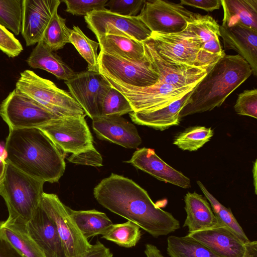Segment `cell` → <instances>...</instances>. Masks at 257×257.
Returning a JSON list of instances; mask_svg holds the SVG:
<instances>
[{"instance_id":"obj_6","label":"cell","mask_w":257,"mask_h":257,"mask_svg":"<svg viewBox=\"0 0 257 257\" xmlns=\"http://www.w3.org/2000/svg\"><path fill=\"white\" fill-rule=\"evenodd\" d=\"M0 115L13 129L40 128L63 117L15 89L2 102Z\"/></svg>"},{"instance_id":"obj_43","label":"cell","mask_w":257,"mask_h":257,"mask_svg":"<svg viewBox=\"0 0 257 257\" xmlns=\"http://www.w3.org/2000/svg\"><path fill=\"white\" fill-rule=\"evenodd\" d=\"M180 2L182 5L200 9L208 12L219 9L221 6V0H180Z\"/></svg>"},{"instance_id":"obj_5","label":"cell","mask_w":257,"mask_h":257,"mask_svg":"<svg viewBox=\"0 0 257 257\" xmlns=\"http://www.w3.org/2000/svg\"><path fill=\"white\" fill-rule=\"evenodd\" d=\"M15 89L61 117L87 115L69 92L58 88L54 82L33 71L25 70L20 73Z\"/></svg>"},{"instance_id":"obj_34","label":"cell","mask_w":257,"mask_h":257,"mask_svg":"<svg viewBox=\"0 0 257 257\" xmlns=\"http://www.w3.org/2000/svg\"><path fill=\"white\" fill-rule=\"evenodd\" d=\"M213 135L211 127L192 126L177 134L173 144L183 151H196L209 142Z\"/></svg>"},{"instance_id":"obj_31","label":"cell","mask_w":257,"mask_h":257,"mask_svg":"<svg viewBox=\"0 0 257 257\" xmlns=\"http://www.w3.org/2000/svg\"><path fill=\"white\" fill-rule=\"evenodd\" d=\"M197 183L205 198L209 201L218 223L229 228L244 242H249L250 240L235 219L230 209L221 204L200 181H197Z\"/></svg>"},{"instance_id":"obj_47","label":"cell","mask_w":257,"mask_h":257,"mask_svg":"<svg viewBox=\"0 0 257 257\" xmlns=\"http://www.w3.org/2000/svg\"><path fill=\"white\" fill-rule=\"evenodd\" d=\"M7 162L6 159L3 157L0 156V185L3 180L6 168Z\"/></svg>"},{"instance_id":"obj_42","label":"cell","mask_w":257,"mask_h":257,"mask_svg":"<svg viewBox=\"0 0 257 257\" xmlns=\"http://www.w3.org/2000/svg\"><path fill=\"white\" fill-rule=\"evenodd\" d=\"M67 160L73 163L93 167L102 166V158L94 147L76 154H72Z\"/></svg>"},{"instance_id":"obj_19","label":"cell","mask_w":257,"mask_h":257,"mask_svg":"<svg viewBox=\"0 0 257 257\" xmlns=\"http://www.w3.org/2000/svg\"><path fill=\"white\" fill-rule=\"evenodd\" d=\"M125 162L131 163L160 181L184 189L191 187L190 179L163 161L153 149H139L134 153L130 160Z\"/></svg>"},{"instance_id":"obj_41","label":"cell","mask_w":257,"mask_h":257,"mask_svg":"<svg viewBox=\"0 0 257 257\" xmlns=\"http://www.w3.org/2000/svg\"><path fill=\"white\" fill-rule=\"evenodd\" d=\"M0 50L11 58L17 57L23 50L21 43L14 34L1 25Z\"/></svg>"},{"instance_id":"obj_26","label":"cell","mask_w":257,"mask_h":257,"mask_svg":"<svg viewBox=\"0 0 257 257\" xmlns=\"http://www.w3.org/2000/svg\"><path fill=\"white\" fill-rule=\"evenodd\" d=\"M100 51L128 60L145 58L143 42L122 35L106 34L97 39Z\"/></svg>"},{"instance_id":"obj_23","label":"cell","mask_w":257,"mask_h":257,"mask_svg":"<svg viewBox=\"0 0 257 257\" xmlns=\"http://www.w3.org/2000/svg\"><path fill=\"white\" fill-rule=\"evenodd\" d=\"M184 202L187 216L183 227H187L189 232L212 228L219 224L210 203L202 195L188 192Z\"/></svg>"},{"instance_id":"obj_13","label":"cell","mask_w":257,"mask_h":257,"mask_svg":"<svg viewBox=\"0 0 257 257\" xmlns=\"http://www.w3.org/2000/svg\"><path fill=\"white\" fill-rule=\"evenodd\" d=\"M84 20L97 39L106 34H114L143 42L152 33L138 16H123L111 13L107 9L92 11L84 16Z\"/></svg>"},{"instance_id":"obj_18","label":"cell","mask_w":257,"mask_h":257,"mask_svg":"<svg viewBox=\"0 0 257 257\" xmlns=\"http://www.w3.org/2000/svg\"><path fill=\"white\" fill-rule=\"evenodd\" d=\"M26 228L46 257H65L57 228L40 204L27 223Z\"/></svg>"},{"instance_id":"obj_46","label":"cell","mask_w":257,"mask_h":257,"mask_svg":"<svg viewBox=\"0 0 257 257\" xmlns=\"http://www.w3.org/2000/svg\"><path fill=\"white\" fill-rule=\"evenodd\" d=\"M144 252L147 257H166L156 246L151 243L146 244Z\"/></svg>"},{"instance_id":"obj_36","label":"cell","mask_w":257,"mask_h":257,"mask_svg":"<svg viewBox=\"0 0 257 257\" xmlns=\"http://www.w3.org/2000/svg\"><path fill=\"white\" fill-rule=\"evenodd\" d=\"M187 28L196 36L202 45L208 41L219 39L220 36L219 25L209 15L197 14L188 23Z\"/></svg>"},{"instance_id":"obj_37","label":"cell","mask_w":257,"mask_h":257,"mask_svg":"<svg viewBox=\"0 0 257 257\" xmlns=\"http://www.w3.org/2000/svg\"><path fill=\"white\" fill-rule=\"evenodd\" d=\"M133 112L127 99L118 90L110 86L101 105V116H122Z\"/></svg>"},{"instance_id":"obj_44","label":"cell","mask_w":257,"mask_h":257,"mask_svg":"<svg viewBox=\"0 0 257 257\" xmlns=\"http://www.w3.org/2000/svg\"><path fill=\"white\" fill-rule=\"evenodd\" d=\"M74 257H113V254L109 248L97 240L88 250Z\"/></svg>"},{"instance_id":"obj_3","label":"cell","mask_w":257,"mask_h":257,"mask_svg":"<svg viewBox=\"0 0 257 257\" xmlns=\"http://www.w3.org/2000/svg\"><path fill=\"white\" fill-rule=\"evenodd\" d=\"M251 74L249 64L239 55L225 54L207 71L192 90L179 113V118L220 106Z\"/></svg>"},{"instance_id":"obj_45","label":"cell","mask_w":257,"mask_h":257,"mask_svg":"<svg viewBox=\"0 0 257 257\" xmlns=\"http://www.w3.org/2000/svg\"><path fill=\"white\" fill-rule=\"evenodd\" d=\"M0 257H24L2 235L0 234Z\"/></svg>"},{"instance_id":"obj_30","label":"cell","mask_w":257,"mask_h":257,"mask_svg":"<svg viewBox=\"0 0 257 257\" xmlns=\"http://www.w3.org/2000/svg\"><path fill=\"white\" fill-rule=\"evenodd\" d=\"M72 29L66 24V19L54 13L43 36L41 41L50 50L54 52L62 49L70 43Z\"/></svg>"},{"instance_id":"obj_4","label":"cell","mask_w":257,"mask_h":257,"mask_svg":"<svg viewBox=\"0 0 257 257\" xmlns=\"http://www.w3.org/2000/svg\"><path fill=\"white\" fill-rule=\"evenodd\" d=\"M44 183L7 162L0 185V195L4 199L9 213L7 220L26 225L39 206Z\"/></svg>"},{"instance_id":"obj_38","label":"cell","mask_w":257,"mask_h":257,"mask_svg":"<svg viewBox=\"0 0 257 257\" xmlns=\"http://www.w3.org/2000/svg\"><path fill=\"white\" fill-rule=\"evenodd\" d=\"M234 108L239 115L257 118V89L244 90L238 94Z\"/></svg>"},{"instance_id":"obj_32","label":"cell","mask_w":257,"mask_h":257,"mask_svg":"<svg viewBox=\"0 0 257 257\" xmlns=\"http://www.w3.org/2000/svg\"><path fill=\"white\" fill-rule=\"evenodd\" d=\"M142 236L140 227L135 223L127 221L124 223L112 224L102 235V238L113 242L126 248L135 246Z\"/></svg>"},{"instance_id":"obj_39","label":"cell","mask_w":257,"mask_h":257,"mask_svg":"<svg viewBox=\"0 0 257 257\" xmlns=\"http://www.w3.org/2000/svg\"><path fill=\"white\" fill-rule=\"evenodd\" d=\"M108 0H64L65 11L75 16H85L93 11L103 10Z\"/></svg>"},{"instance_id":"obj_7","label":"cell","mask_w":257,"mask_h":257,"mask_svg":"<svg viewBox=\"0 0 257 257\" xmlns=\"http://www.w3.org/2000/svg\"><path fill=\"white\" fill-rule=\"evenodd\" d=\"M104 77L125 97L135 112L151 111L163 107L193 90L197 84L176 88L158 81L153 85L139 87Z\"/></svg>"},{"instance_id":"obj_2","label":"cell","mask_w":257,"mask_h":257,"mask_svg":"<svg viewBox=\"0 0 257 257\" xmlns=\"http://www.w3.org/2000/svg\"><path fill=\"white\" fill-rule=\"evenodd\" d=\"M6 161L42 181L57 182L65 170L64 155L39 128H9Z\"/></svg>"},{"instance_id":"obj_33","label":"cell","mask_w":257,"mask_h":257,"mask_svg":"<svg viewBox=\"0 0 257 257\" xmlns=\"http://www.w3.org/2000/svg\"><path fill=\"white\" fill-rule=\"evenodd\" d=\"M70 43L87 63V70L99 72L97 52L98 42L87 37L78 26H73L70 36Z\"/></svg>"},{"instance_id":"obj_40","label":"cell","mask_w":257,"mask_h":257,"mask_svg":"<svg viewBox=\"0 0 257 257\" xmlns=\"http://www.w3.org/2000/svg\"><path fill=\"white\" fill-rule=\"evenodd\" d=\"M146 0H110L105 5L111 13L125 17H136L142 10Z\"/></svg>"},{"instance_id":"obj_12","label":"cell","mask_w":257,"mask_h":257,"mask_svg":"<svg viewBox=\"0 0 257 257\" xmlns=\"http://www.w3.org/2000/svg\"><path fill=\"white\" fill-rule=\"evenodd\" d=\"M148 39L164 59L176 64L199 66L197 61L202 44L187 28L174 34L152 32Z\"/></svg>"},{"instance_id":"obj_14","label":"cell","mask_w":257,"mask_h":257,"mask_svg":"<svg viewBox=\"0 0 257 257\" xmlns=\"http://www.w3.org/2000/svg\"><path fill=\"white\" fill-rule=\"evenodd\" d=\"M69 92L93 119L101 116V105L111 85L99 72L86 70L64 81Z\"/></svg>"},{"instance_id":"obj_1","label":"cell","mask_w":257,"mask_h":257,"mask_svg":"<svg viewBox=\"0 0 257 257\" xmlns=\"http://www.w3.org/2000/svg\"><path fill=\"white\" fill-rule=\"evenodd\" d=\"M93 195L103 207L135 223L155 238L180 227L179 221L154 203L145 190L122 176L111 173L95 186Z\"/></svg>"},{"instance_id":"obj_24","label":"cell","mask_w":257,"mask_h":257,"mask_svg":"<svg viewBox=\"0 0 257 257\" xmlns=\"http://www.w3.org/2000/svg\"><path fill=\"white\" fill-rule=\"evenodd\" d=\"M26 61L30 67L45 70L59 80L68 81L76 74L60 56L48 48L42 41L37 44Z\"/></svg>"},{"instance_id":"obj_35","label":"cell","mask_w":257,"mask_h":257,"mask_svg":"<svg viewBox=\"0 0 257 257\" xmlns=\"http://www.w3.org/2000/svg\"><path fill=\"white\" fill-rule=\"evenodd\" d=\"M23 0H0V25L15 35L21 31Z\"/></svg>"},{"instance_id":"obj_28","label":"cell","mask_w":257,"mask_h":257,"mask_svg":"<svg viewBox=\"0 0 257 257\" xmlns=\"http://www.w3.org/2000/svg\"><path fill=\"white\" fill-rule=\"evenodd\" d=\"M67 209L79 229L87 239L103 234L113 224L106 214L95 209L74 210L68 206Z\"/></svg>"},{"instance_id":"obj_11","label":"cell","mask_w":257,"mask_h":257,"mask_svg":"<svg viewBox=\"0 0 257 257\" xmlns=\"http://www.w3.org/2000/svg\"><path fill=\"white\" fill-rule=\"evenodd\" d=\"M62 154H76L94 147L91 133L83 117H63L39 128Z\"/></svg>"},{"instance_id":"obj_17","label":"cell","mask_w":257,"mask_h":257,"mask_svg":"<svg viewBox=\"0 0 257 257\" xmlns=\"http://www.w3.org/2000/svg\"><path fill=\"white\" fill-rule=\"evenodd\" d=\"M61 2L59 0H23L21 33L27 46L34 45L41 41Z\"/></svg>"},{"instance_id":"obj_27","label":"cell","mask_w":257,"mask_h":257,"mask_svg":"<svg viewBox=\"0 0 257 257\" xmlns=\"http://www.w3.org/2000/svg\"><path fill=\"white\" fill-rule=\"evenodd\" d=\"M0 234L24 257H46L28 234L26 225L7 220L0 221Z\"/></svg>"},{"instance_id":"obj_29","label":"cell","mask_w":257,"mask_h":257,"mask_svg":"<svg viewBox=\"0 0 257 257\" xmlns=\"http://www.w3.org/2000/svg\"><path fill=\"white\" fill-rule=\"evenodd\" d=\"M167 251L170 257H221L187 235L169 236L167 238Z\"/></svg>"},{"instance_id":"obj_48","label":"cell","mask_w":257,"mask_h":257,"mask_svg":"<svg viewBox=\"0 0 257 257\" xmlns=\"http://www.w3.org/2000/svg\"><path fill=\"white\" fill-rule=\"evenodd\" d=\"M252 173H253V176L254 177V188H255V194H256V160H255L254 163V165H253V170H252Z\"/></svg>"},{"instance_id":"obj_21","label":"cell","mask_w":257,"mask_h":257,"mask_svg":"<svg viewBox=\"0 0 257 257\" xmlns=\"http://www.w3.org/2000/svg\"><path fill=\"white\" fill-rule=\"evenodd\" d=\"M224 48L237 52L249 65L252 73L257 75V31L236 25L219 26Z\"/></svg>"},{"instance_id":"obj_16","label":"cell","mask_w":257,"mask_h":257,"mask_svg":"<svg viewBox=\"0 0 257 257\" xmlns=\"http://www.w3.org/2000/svg\"><path fill=\"white\" fill-rule=\"evenodd\" d=\"M145 56L159 77V81L176 88L198 84L208 69L196 66L179 64L162 57L155 49L149 39L143 42Z\"/></svg>"},{"instance_id":"obj_25","label":"cell","mask_w":257,"mask_h":257,"mask_svg":"<svg viewBox=\"0 0 257 257\" xmlns=\"http://www.w3.org/2000/svg\"><path fill=\"white\" fill-rule=\"evenodd\" d=\"M222 25H239L257 31V0H221Z\"/></svg>"},{"instance_id":"obj_15","label":"cell","mask_w":257,"mask_h":257,"mask_svg":"<svg viewBox=\"0 0 257 257\" xmlns=\"http://www.w3.org/2000/svg\"><path fill=\"white\" fill-rule=\"evenodd\" d=\"M187 235L203 244L221 257H257L256 241L245 243L222 224L189 232Z\"/></svg>"},{"instance_id":"obj_20","label":"cell","mask_w":257,"mask_h":257,"mask_svg":"<svg viewBox=\"0 0 257 257\" xmlns=\"http://www.w3.org/2000/svg\"><path fill=\"white\" fill-rule=\"evenodd\" d=\"M92 128L100 139L126 148H137L142 139L136 127L122 116H99L92 119Z\"/></svg>"},{"instance_id":"obj_10","label":"cell","mask_w":257,"mask_h":257,"mask_svg":"<svg viewBox=\"0 0 257 257\" xmlns=\"http://www.w3.org/2000/svg\"><path fill=\"white\" fill-rule=\"evenodd\" d=\"M98 69L104 77L135 87L152 86L159 80L146 57L140 60H128L100 51Z\"/></svg>"},{"instance_id":"obj_22","label":"cell","mask_w":257,"mask_h":257,"mask_svg":"<svg viewBox=\"0 0 257 257\" xmlns=\"http://www.w3.org/2000/svg\"><path fill=\"white\" fill-rule=\"evenodd\" d=\"M192 91L163 107L151 111L132 112L129 113L130 116L137 124L160 131L177 125L180 122L179 113L187 103Z\"/></svg>"},{"instance_id":"obj_8","label":"cell","mask_w":257,"mask_h":257,"mask_svg":"<svg viewBox=\"0 0 257 257\" xmlns=\"http://www.w3.org/2000/svg\"><path fill=\"white\" fill-rule=\"evenodd\" d=\"M39 204L57 228L65 257H74L91 247L70 216L67 206L56 194L43 192Z\"/></svg>"},{"instance_id":"obj_9","label":"cell","mask_w":257,"mask_h":257,"mask_svg":"<svg viewBox=\"0 0 257 257\" xmlns=\"http://www.w3.org/2000/svg\"><path fill=\"white\" fill-rule=\"evenodd\" d=\"M196 15L181 4L163 0H146L137 16L152 32L174 34L184 31Z\"/></svg>"}]
</instances>
